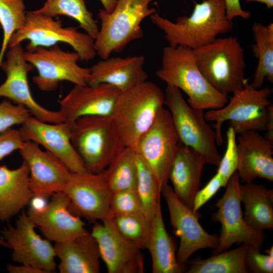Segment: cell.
Returning a JSON list of instances; mask_svg holds the SVG:
<instances>
[{
  "instance_id": "8992f818",
  "label": "cell",
  "mask_w": 273,
  "mask_h": 273,
  "mask_svg": "<svg viewBox=\"0 0 273 273\" xmlns=\"http://www.w3.org/2000/svg\"><path fill=\"white\" fill-rule=\"evenodd\" d=\"M153 0H117L110 13L100 9L98 16L101 28L94 41L96 54L102 59L120 53L132 41L144 36L142 21L156 12L149 7Z\"/></svg>"
},
{
  "instance_id": "d6986e66",
  "label": "cell",
  "mask_w": 273,
  "mask_h": 273,
  "mask_svg": "<svg viewBox=\"0 0 273 273\" xmlns=\"http://www.w3.org/2000/svg\"><path fill=\"white\" fill-rule=\"evenodd\" d=\"M23 141L42 146L72 172H88L71 141L70 126L65 122L48 123L30 116L19 129Z\"/></svg>"
},
{
  "instance_id": "ac0fdd59",
  "label": "cell",
  "mask_w": 273,
  "mask_h": 273,
  "mask_svg": "<svg viewBox=\"0 0 273 273\" xmlns=\"http://www.w3.org/2000/svg\"><path fill=\"white\" fill-rule=\"evenodd\" d=\"M19 151L29 167V187L33 196L48 198L62 192L71 172L59 159L31 141L23 142Z\"/></svg>"
},
{
  "instance_id": "7402d4cb",
  "label": "cell",
  "mask_w": 273,
  "mask_h": 273,
  "mask_svg": "<svg viewBox=\"0 0 273 273\" xmlns=\"http://www.w3.org/2000/svg\"><path fill=\"white\" fill-rule=\"evenodd\" d=\"M237 138V173L244 183L261 178L273 181V142L258 131L243 132Z\"/></svg>"
},
{
  "instance_id": "4fadbf2b",
  "label": "cell",
  "mask_w": 273,
  "mask_h": 273,
  "mask_svg": "<svg viewBox=\"0 0 273 273\" xmlns=\"http://www.w3.org/2000/svg\"><path fill=\"white\" fill-rule=\"evenodd\" d=\"M24 54L21 43L9 48L7 51L6 60L0 65L6 76L5 82L0 85V98H6L14 104L23 106L32 116L41 121L52 123L65 122V117L60 110H50L33 97L28 74L34 67L26 60Z\"/></svg>"
},
{
  "instance_id": "74e56055",
  "label": "cell",
  "mask_w": 273,
  "mask_h": 273,
  "mask_svg": "<svg viewBox=\"0 0 273 273\" xmlns=\"http://www.w3.org/2000/svg\"><path fill=\"white\" fill-rule=\"evenodd\" d=\"M29 110L23 106L10 100L0 102V133L16 125H22L30 116Z\"/></svg>"
},
{
  "instance_id": "6da1fadb",
  "label": "cell",
  "mask_w": 273,
  "mask_h": 273,
  "mask_svg": "<svg viewBox=\"0 0 273 273\" xmlns=\"http://www.w3.org/2000/svg\"><path fill=\"white\" fill-rule=\"evenodd\" d=\"M152 22L161 30L169 46L195 50L213 41L220 34L234 28L225 13L224 0H203L196 3L189 16H183L175 22L157 12L150 16Z\"/></svg>"
},
{
  "instance_id": "60d3db41",
  "label": "cell",
  "mask_w": 273,
  "mask_h": 273,
  "mask_svg": "<svg viewBox=\"0 0 273 273\" xmlns=\"http://www.w3.org/2000/svg\"><path fill=\"white\" fill-rule=\"evenodd\" d=\"M223 184L219 175L216 173L205 186L201 190H199L195 196L192 210L197 212L206 202H207L220 188Z\"/></svg>"
},
{
  "instance_id": "30bf717a",
  "label": "cell",
  "mask_w": 273,
  "mask_h": 273,
  "mask_svg": "<svg viewBox=\"0 0 273 273\" xmlns=\"http://www.w3.org/2000/svg\"><path fill=\"white\" fill-rule=\"evenodd\" d=\"M24 56L26 60L36 69L37 74L33 77L32 81L42 92L55 90L63 81L76 85H87L89 69L78 64L80 57L75 52H65L55 45L27 50Z\"/></svg>"
},
{
  "instance_id": "277c9868",
  "label": "cell",
  "mask_w": 273,
  "mask_h": 273,
  "mask_svg": "<svg viewBox=\"0 0 273 273\" xmlns=\"http://www.w3.org/2000/svg\"><path fill=\"white\" fill-rule=\"evenodd\" d=\"M70 133L74 150L90 173L105 170L125 147L111 116L80 117L70 126Z\"/></svg>"
},
{
  "instance_id": "ba28073f",
  "label": "cell",
  "mask_w": 273,
  "mask_h": 273,
  "mask_svg": "<svg viewBox=\"0 0 273 273\" xmlns=\"http://www.w3.org/2000/svg\"><path fill=\"white\" fill-rule=\"evenodd\" d=\"M164 104L169 111L179 143L197 152L205 164L218 166L221 156L214 130L208 124L203 110L191 107L177 87L167 85Z\"/></svg>"
},
{
  "instance_id": "c3c4849f",
  "label": "cell",
  "mask_w": 273,
  "mask_h": 273,
  "mask_svg": "<svg viewBox=\"0 0 273 273\" xmlns=\"http://www.w3.org/2000/svg\"><path fill=\"white\" fill-rule=\"evenodd\" d=\"M0 246L4 247L6 248H10L8 243L2 238L0 237Z\"/></svg>"
},
{
  "instance_id": "7dc6e473",
  "label": "cell",
  "mask_w": 273,
  "mask_h": 273,
  "mask_svg": "<svg viewBox=\"0 0 273 273\" xmlns=\"http://www.w3.org/2000/svg\"><path fill=\"white\" fill-rule=\"evenodd\" d=\"M246 3L257 2L265 5L267 9H270L273 7V0H246Z\"/></svg>"
},
{
  "instance_id": "d590c367",
  "label": "cell",
  "mask_w": 273,
  "mask_h": 273,
  "mask_svg": "<svg viewBox=\"0 0 273 273\" xmlns=\"http://www.w3.org/2000/svg\"><path fill=\"white\" fill-rule=\"evenodd\" d=\"M226 135V149L217 166L216 173L221 179L223 187H225L231 177L237 171L238 166L237 134L232 128L229 127Z\"/></svg>"
},
{
  "instance_id": "4dcf8cb0",
  "label": "cell",
  "mask_w": 273,
  "mask_h": 273,
  "mask_svg": "<svg viewBox=\"0 0 273 273\" xmlns=\"http://www.w3.org/2000/svg\"><path fill=\"white\" fill-rule=\"evenodd\" d=\"M248 245L242 244L235 249L215 254L205 259L192 261L187 273H247L245 256Z\"/></svg>"
},
{
  "instance_id": "4316f807",
  "label": "cell",
  "mask_w": 273,
  "mask_h": 273,
  "mask_svg": "<svg viewBox=\"0 0 273 273\" xmlns=\"http://www.w3.org/2000/svg\"><path fill=\"white\" fill-rule=\"evenodd\" d=\"M147 249L151 257L153 273L186 272V265L180 264L177 259L173 241L164 223L161 204L151 222Z\"/></svg>"
},
{
  "instance_id": "d6a6232c",
  "label": "cell",
  "mask_w": 273,
  "mask_h": 273,
  "mask_svg": "<svg viewBox=\"0 0 273 273\" xmlns=\"http://www.w3.org/2000/svg\"><path fill=\"white\" fill-rule=\"evenodd\" d=\"M136 161L138 176L136 190L142 202L143 212L151 222L161 204V188L151 169L137 154Z\"/></svg>"
},
{
  "instance_id": "7bdbcfd3",
  "label": "cell",
  "mask_w": 273,
  "mask_h": 273,
  "mask_svg": "<svg viewBox=\"0 0 273 273\" xmlns=\"http://www.w3.org/2000/svg\"><path fill=\"white\" fill-rule=\"evenodd\" d=\"M6 268L10 273H45L43 270L28 264L18 266L8 264Z\"/></svg>"
},
{
  "instance_id": "1f68e13d",
  "label": "cell",
  "mask_w": 273,
  "mask_h": 273,
  "mask_svg": "<svg viewBox=\"0 0 273 273\" xmlns=\"http://www.w3.org/2000/svg\"><path fill=\"white\" fill-rule=\"evenodd\" d=\"M34 11L53 18L60 15L71 18L94 39L99 33L97 22L87 9L84 0H47L41 7Z\"/></svg>"
},
{
  "instance_id": "cb8c5ba5",
  "label": "cell",
  "mask_w": 273,
  "mask_h": 273,
  "mask_svg": "<svg viewBox=\"0 0 273 273\" xmlns=\"http://www.w3.org/2000/svg\"><path fill=\"white\" fill-rule=\"evenodd\" d=\"M205 164L197 152L179 143L170 170L169 180L176 197L191 209L196 193L199 190Z\"/></svg>"
},
{
  "instance_id": "f1b7e54d",
  "label": "cell",
  "mask_w": 273,
  "mask_h": 273,
  "mask_svg": "<svg viewBox=\"0 0 273 273\" xmlns=\"http://www.w3.org/2000/svg\"><path fill=\"white\" fill-rule=\"evenodd\" d=\"M251 29L255 41L251 48L258 63L251 83L259 89L262 88L265 79L273 83V23L255 22Z\"/></svg>"
},
{
  "instance_id": "5bb4252c",
  "label": "cell",
  "mask_w": 273,
  "mask_h": 273,
  "mask_svg": "<svg viewBox=\"0 0 273 273\" xmlns=\"http://www.w3.org/2000/svg\"><path fill=\"white\" fill-rule=\"evenodd\" d=\"M70 199L69 211L89 222L102 220L109 213L112 193L105 171L71 172L62 191Z\"/></svg>"
},
{
  "instance_id": "bcb514c9",
  "label": "cell",
  "mask_w": 273,
  "mask_h": 273,
  "mask_svg": "<svg viewBox=\"0 0 273 273\" xmlns=\"http://www.w3.org/2000/svg\"><path fill=\"white\" fill-rule=\"evenodd\" d=\"M102 3L104 9L108 13L111 12L115 8L117 0H99Z\"/></svg>"
},
{
  "instance_id": "9a60e30c",
  "label": "cell",
  "mask_w": 273,
  "mask_h": 273,
  "mask_svg": "<svg viewBox=\"0 0 273 273\" xmlns=\"http://www.w3.org/2000/svg\"><path fill=\"white\" fill-rule=\"evenodd\" d=\"M36 226L23 211L16 225L9 224L2 230V238L12 249V260L22 264H28L45 273L56 269L54 247L47 239H42L35 231Z\"/></svg>"
},
{
  "instance_id": "8d00e7d4",
  "label": "cell",
  "mask_w": 273,
  "mask_h": 273,
  "mask_svg": "<svg viewBox=\"0 0 273 273\" xmlns=\"http://www.w3.org/2000/svg\"><path fill=\"white\" fill-rule=\"evenodd\" d=\"M139 212H143V207L136 190L112 193L109 209V213L112 215H124Z\"/></svg>"
},
{
  "instance_id": "e0dca14e",
  "label": "cell",
  "mask_w": 273,
  "mask_h": 273,
  "mask_svg": "<svg viewBox=\"0 0 273 273\" xmlns=\"http://www.w3.org/2000/svg\"><path fill=\"white\" fill-rule=\"evenodd\" d=\"M102 221V223H94L90 234L97 242L100 257L108 272H144V255L142 249L120 234L109 212Z\"/></svg>"
},
{
  "instance_id": "3957f363",
  "label": "cell",
  "mask_w": 273,
  "mask_h": 273,
  "mask_svg": "<svg viewBox=\"0 0 273 273\" xmlns=\"http://www.w3.org/2000/svg\"><path fill=\"white\" fill-rule=\"evenodd\" d=\"M164 104V94L152 82L144 81L120 93L111 117L125 147L135 150Z\"/></svg>"
},
{
  "instance_id": "b9f144b4",
  "label": "cell",
  "mask_w": 273,
  "mask_h": 273,
  "mask_svg": "<svg viewBox=\"0 0 273 273\" xmlns=\"http://www.w3.org/2000/svg\"><path fill=\"white\" fill-rule=\"evenodd\" d=\"M224 2L226 16L229 20L232 21L237 17L243 19H248L250 17L251 13L243 10L240 0H224Z\"/></svg>"
},
{
  "instance_id": "44dd1931",
  "label": "cell",
  "mask_w": 273,
  "mask_h": 273,
  "mask_svg": "<svg viewBox=\"0 0 273 273\" xmlns=\"http://www.w3.org/2000/svg\"><path fill=\"white\" fill-rule=\"evenodd\" d=\"M121 92L107 83L76 85L59 101L60 111L70 126L78 118L88 115L111 116Z\"/></svg>"
},
{
  "instance_id": "836d02e7",
  "label": "cell",
  "mask_w": 273,
  "mask_h": 273,
  "mask_svg": "<svg viewBox=\"0 0 273 273\" xmlns=\"http://www.w3.org/2000/svg\"><path fill=\"white\" fill-rule=\"evenodd\" d=\"M26 15L23 0H0V25L3 32L0 65L3 61L11 37L24 24Z\"/></svg>"
},
{
  "instance_id": "d4e9b609",
  "label": "cell",
  "mask_w": 273,
  "mask_h": 273,
  "mask_svg": "<svg viewBox=\"0 0 273 273\" xmlns=\"http://www.w3.org/2000/svg\"><path fill=\"white\" fill-rule=\"evenodd\" d=\"M56 256L60 260V273H99L100 254L97 242L89 233L55 243Z\"/></svg>"
},
{
  "instance_id": "f6af8a7d",
  "label": "cell",
  "mask_w": 273,
  "mask_h": 273,
  "mask_svg": "<svg viewBox=\"0 0 273 273\" xmlns=\"http://www.w3.org/2000/svg\"><path fill=\"white\" fill-rule=\"evenodd\" d=\"M46 199V198L42 197L33 196L29 203L30 207L36 210L42 208L47 204Z\"/></svg>"
},
{
  "instance_id": "52a82bcc",
  "label": "cell",
  "mask_w": 273,
  "mask_h": 273,
  "mask_svg": "<svg viewBox=\"0 0 273 273\" xmlns=\"http://www.w3.org/2000/svg\"><path fill=\"white\" fill-rule=\"evenodd\" d=\"M270 94L269 87L255 88L247 79L243 88L232 94L229 103L205 112L206 121L215 122L217 144L223 142L221 128L226 121L237 135L250 130L265 131Z\"/></svg>"
},
{
  "instance_id": "603a6c76",
  "label": "cell",
  "mask_w": 273,
  "mask_h": 273,
  "mask_svg": "<svg viewBox=\"0 0 273 273\" xmlns=\"http://www.w3.org/2000/svg\"><path fill=\"white\" fill-rule=\"evenodd\" d=\"M145 59L137 56L108 57L90 67L86 80L89 85L107 83L123 92L146 81L148 75L143 68Z\"/></svg>"
},
{
  "instance_id": "2e32d148",
  "label": "cell",
  "mask_w": 273,
  "mask_h": 273,
  "mask_svg": "<svg viewBox=\"0 0 273 273\" xmlns=\"http://www.w3.org/2000/svg\"><path fill=\"white\" fill-rule=\"evenodd\" d=\"M161 193L166 202L174 232L179 238L176 255L180 264L186 265L190 256L200 249H215L217 247L218 237L209 234L203 228L199 221L198 211L194 212L183 204L168 184L162 187Z\"/></svg>"
},
{
  "instance_id": "7c38bea8",
  "label": "cell",
  "mask_w": 273,
  "mask_h": 273,
  "mask_svg": "<svg viewBox=\"0 0 273 273\" xmlns=\"http://www.w3.org/2000/svg\"><path fill=\"white\" fill-rule=\"evenodd\" d=\"M179 141L170 113L163 107L138 141L135 151L154 173L161 190L168 184Z\"/></svg>"
},
{
  "instance_id": "f35d334b",
  "label": "cell",
  "mask_w": 273,
  "mask_h": 273,
  "mask_svg": "<svg viewBox=\"0 0 273 273\" xmlns=\"http://www.w3.org/2000/svg\"><path fill=\"white\" fill-rule=\"evenodd\" d=\"M262 254L259 249L248 245L245 256V264L248 271L254 273L273 272V247Z\"/></svg>"
},
{
  "instance_id": "ee69618b",
  "label": "cell",
  "mask_w": 273,
  "mask_h": 273,
  "mask_svg": "<svg viewBox=\"0 0 273 273\" xmlns=\"http://www.w3.org/2000/svg\"><path fill=\"white\" fill-rule=\"evenodd\" d=\"M266 139L273 142V105L271 104L268 107V117L266 124Z\"/></svg>"
},
{
  "instance_id": "ffe728a7",
  "label": "cell",
  "mask_w": 273,
  "mask_h": 273,
  "mask_svg": "<svg viewBox=\"0 0 273 273\" xmlns=\"http://www.w3.org/2000/svg\"><path fill=\"white\" fill-rule=\"evenodd\" d=\"M51 198L42 208L36 210L29 207L26 212L46 239L58 243L89 233L81 218L69 211L70 199L66 194L59 192Z\"/></svg>"
},
{
  "instance_id": "e575fe53",
  "label": "cell",
  "mask_w": 273,
  "mask_h": 273,
  "mask_svg": "<svg viewBox=\"0 0 273 273\" xmlns=\"http://www.w3.org/2000/svg\"><path fill=\"white\" fill-rule=\"evenodd\" d=\"M113 217L116 228L125 239L141 249H147L151 222L143 212Z\"/></svg>"
},
{
  "instance_id": "5b68a950",
  "label": "cell",
  "mask_w": 273,
  "mask_h": 273,
  "mask_svg": "<svg viewBox=\"0 0 273 273\" xmlns=\"http://www.w3.org/2000/svg\"><path fill=\"white\" fill-rule=\"evenodd\" d=\"M193 53L199 70L218 93L228 97L243 88L247 79L244 51L236 37L217 38Z\"/></svg>"
},
{
  "instance_id": "484cf974",
  "label": "cell",
  "mask_w": 273,
  "mask_h": 273,
  "mask_svg": "<svg viewBox=\"0 0 273 273\" xmlns=\"http://www.w3.org/2000/svg\"><path fill=\"white\" fill-rule=\"evenodd\" d=\"M29 170L25 162L16 169L0 166V220L9 221L30 202Z\"/></svg>"
},
{
  "instance_id": "9c48e42d",
  "label": "cell",
  "mask_w": 273,
  "mask_h": 273,
  "mask_svg": "<svg viewBox=\"0 0 273 273\" xmlns=\"http://www.w3.org/2000/svg\"><path fill=\"white\" fill-rule=\"evenodd\" d=\"M25 40H28L27 50L64 43L73 49L80 60H91L96 55L95 39L88 34L78 31L76 27H64L61 20H55L34 10L26 12L25 23L11 37L9 48Z\"/></svg>"
},
{
  "instance_id": "8fae6325",
  "label": "cell",
  "mask_w": 273,
  "mask_h": 273,
  "mask_svg": "<svg viewBox=\"0 0 273 273\" xmlns=\"http://www.w3.org/2000/svg\"><path fill=\"white\" fill-rule=\"evenodd\" d=\"M240 178L237 171L226 184L223 195L217 201L212 219L221 224L217 247L214 254L225 251L233 245L246 244L260 249L264 240L263 232L254 230L246 222L241 209Z\"/></svg>"
},
{
  "instance_id": "f546056e",
  "label": "cell",
  "mask_w": 273,
  "mask_h": 273,
  "mask_svg": "<svg viewBox=\"0 0 273 273\" xmlns=\"http://www.w3.org/2000/svg\"><path fill=\"white\" fill-rule=\"evenodd\" d=\"M104 171L107 183L112 193L136 190L138 168L135 150L125 147Z\"/></svg>"
},
{
  "instance_id": "7a4b0ae2",
  "label": "cell",
  "mask_w": 273,
  "mask_h": 273,
  "mask_svg": "<svg viewBox=\"0 0 273 273\" xmlns=\"http://www.w3.org/2000/svg\"><path fill=\"white\" fill-rule=\"evenodd\" d=\"M157 76L167 85L178 88L188 97L193 108L217 109L228 102V97L216 91L203 76L196 63L193 50L168 45L163 50L162 65Z\"/></svg>"
},
{
  "instance_id": "83f0119b",
  "label": "cell",
  "mask_w": 273,
  "mask_h": 273,
  "mask_svg": "<svg viewBox=\"0 0 273 273\" xmlns=\"http://www.w3.org/2000/svg\"><path fill=\"white\" fill-rule=\"evenodd\" d=\"M244 219L254 230L273 229V190L253 182L240 185Z\"/></svg>"
},
{
  "instance_id": "681fc988",
  "label": "cell",
  "mask_w": 273,
  "mask_h": 273,
  "mask_svg": "<svg viewBox=\"0 0 273 273\" xmlns=\"http://www.w3.org/2000/svg\"><path fill=\"white\" fill-rule=\"evenodd\" d=\"M0 28H1V25H0Z\"/></svg>"
},
{
  "instance_id": "ab89813d",
  "label": "cell",
  "mask_w": 273,
  "mask_h": 273,
  "mask_svg": "<svg viewBox=\"0 0 273 273\" xmlns=\"http://www.w3.org/2000/svg\"><path fill=\"white\" fill-rule=\"evenodd\" d=\"M23 141L19 130L12 128L0 133V161L21 147Z\"/></svg>"
}]
</instances>
